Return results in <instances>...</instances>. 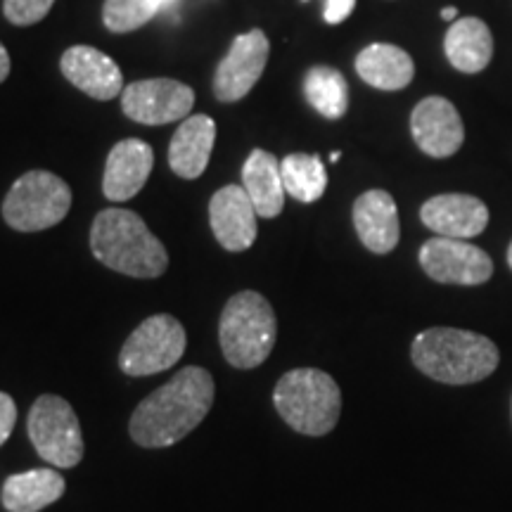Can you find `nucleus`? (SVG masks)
Wrapping results in <instances>:
<instances>
[{
	"label": "nucleus",
	"mask_w": 512,
	"mask_h": 512,
	"mask_svg": "<svg viewBox=\"0 0 512 512\" xmlns=\"http://www.w3.org/2000/svg\"><path fill=\"white\" fill-rule=\"evenodd\" d=\"M8 74H10V55L3 43H0V83L8 79Z\"/></svg>",
	"instance_id": "c85d7f7f"
},
{
	"label": "nucleus",
	"mask_w": 512,
	"mask_h": 512,
	"mask_svg": "<svg viewBox=\"0 0 512 512\" xmlns=\"http://www.w3.org/2000/svg\"><path fill=\"white\" fill-rule=\"evenodd\" d=\"M304 98L325 119H342L349 110V83L335 67H311L304 76Z\"/></svg>",
	"instance_id": "5701e85b"
},
{
	"label": "nucleus",
	"mask_w": 512,
	"mask_h": 512,
	"mask_svg": "<svg viewBox=\"0 0 512 512\" xmlns=\"http://www.w3.org/2000/svg\"><path fill=\"white\" fill-rule=\"evenodd\" d=\"M354 228L363 247L373 254H389L399 245V209L387 190H368L354 202Z\"/></svg>",
	"instance_id": "f3484780"
},
{
	"label": "nucleus",
	"mask_w": 512,
	"mask_h": 512,
	"mask_svg": "<svg viewBox=\"0 0 512 512\" xmlns=\"http://www.w3.org/2000/svg\"><path fill=\"white\" fill-rule=\"evenodd\" d=\"M60 69L72 86L95 100H112L124 93V76L110 55L91 46H74L62 55Z\"/></svg>",
	"instance_id": "dca6fc26"
},
{
	"label": "nucleus",
	"mask_w": 512,
	"mask_h": 512,
	"mask_svg": "<svg viewBox=\"0 0 512 512\" xmlns=\"http://www.w3.org/2000/svg\"><path fill=\"white\" fill-rule=\"evenodd\" d=\"M441 19H446V22H456L458 19V8H444L441 10Z\"/></svg>",
	"instance_id": "c756f323"
},
{
	"label": "nucleus",
	"mask_w": 512,
	"mask_h": 512,
	"mask_svg": "<svg viewBox=\"0 0 512 512\" xmlns=\"http://www.w3.org/2000/svg\"><path fill=\"white\" fill-rule=\"evenodd\" d=\"M356 74L377 91H403L415 76L411 55L392 43H373L356 57Z\"/></svg>",
	"instance_id": "412c9836"
},
{
	"label": "nucleus",
	"mask_w": 512,
	"mask_h": 512,
	"mask_svg": "<svg viewBox=\"0 0 512 512\" xmlns=\"http://www.w3.org/2000/svg\"><path fill=\"white\" fill-rule=\"evenodd\" d=\"M64 489V477L50 467L19 472L5 479L3 505L8 512H41L48 505L60 501Z\"/></svg>",
	"instance_id": "4be33fe9"
},
{
	"label": "nucleus",
	"mask_w": 512,
	"mask_h": 512,
	"mask_svg": "<svg viewBox=\"0 0 512 512\" xmlns=\"http://www.w3.org/2000/svg\"><path fill=\"white\" fill-rule=\"evenodd\" d=\"M339 159H342V152H332L330 162H339Z\"/></svg>",
	"instance_id": "7c9ffc66"
},
{
	"label": "nucleus",
	"mask_w": 512,
	"mask_h": 512,
	"mask_svg": "<svg viewBox=\"0 0 512 512\" xmlns=\"http://www.w3.org/2000/svg\"><path fill=\"white\" fill-rule=\"evenodd\" d=\"M420 221L439 238L472 240L489 226V209L475 195L446 192L422 204Z\"/></svg>",
	"instance_id": "ddd939ff"
},
{
	"label": "nucleus",
	"mask_w": 512,
	"mask_h": 512,
	"mask_svg": "<svg viewBox=\"0 0 512 512\" xmlns=\"http://www.w3.org/2000/svg\"><path fill=\"white\" fill-rule=\"evenodd\" d=\"M91 249L95 259L131 278H159L169 268L162 240L152 235L136 211L105 209L93 219Z\"/></svg>",
	"instance_id": "7ed1b4c3"
},
{
	"label": "nucleus",
	"mask_w": 512,
	"mask_h": 512,
	"mask_svg": "<svg viewBox=\"0 0 512 512\" xmlns=\"http://www.w3.org/2000/svg\"><path fill=\"white\" fill-rule=\"evenodd\" d=\"M216 143V121L207 114H192L178 126L169 143V166L176 176L195 181L207 171Z\"/></svg>",
	"instance_id": "a211bd4d"
},
{
	"label": "nucleus",
	"mask_w": 512,
	"mask_h": 512,
	"mask_svg": "<svg viewBox=\"0 0 512 512\" xmlns=\"http://www.w3.org/2000/svg\"><path fill=\"white\" fill-rule=\"evenodd\" d=\"M242 188L261 219H275L283 214L287 192L283 174H280V162L271 152L252 150V155L242 166Z\"/></svg>",
	"instance_id": "aec40b11"
},
{
	"label": "nucleus",
	"mask_w": 512,
	"mask_h": 512,
	"mask_svg": "<svg viewBox=\"0 0 512 512\" xmlns=\"http://www.w3.org/2000/svg\"><path fill=\"white\" fill-rule=\"evenodd\" d=\"M415 368L441 384H475L498 368L501 354L489 337L472 330L430 328L413 339Z\"/></svg>",
	"instance_id": "f03ea898"
},
{
	"label": "nucleus",
	"mask_w": 512,
	"mask_h": 512,
	"mask_svg": "<svg viewBox=\"0 0 512 512\" xmlns=\"http://www.w3.org/2000/svg\"><path fill=\"white\" fill-rule=\"evenodd\" d=\"M181 5V0H105L102 22L112 34H128L145 27L162 12H171Z\"/></svg>",
	"instance_id": "393cba45"
},
{
	"label": "nucleus",
	"mask_w": 512,
	"mask_h": 512,
	"mask_svg": "<svg viewBox=\"0 0 512 512\" xmlns=\"http://www.w3.org/2000/svg\"><path fill=\"white\" fill-rule=\"evenodd\" d=\"M188 347V337L181 320L169 313L145 318L128 335L119 354V368L128 377H147L164 373L181 361Z\"/></svg>",
	"instance_id": "6e6552de"
},
{
	"label": "nucleus",
	"mask_w": 512,
	"mask_h": 512,
	"mask_svg": "<svg viewBox=\"0 0 512 512\" xmlns=\"http://www.w3.org/2000/svg\"><path fill=\"white\" fill-rule=\"evenodd\" d=\"M273 403L280 418L294 432L323 437L335 430L342 413V392L328 373L318 368H297L275 384Z\"/></svg>",
	"instance_id": "20e7f679"
},
{
	"label": "nucleus",
	"mask_w": 512,
	"mask_h": 512,
	"mask_svg": "<svg viewBox=\"0 0 512 512\" xmlns=\"http://www.w3.org/2000/svg\"><path fill=\"white\" fill-rule=\"evenodd\" d=\"M356 8V0H325L323 19L328 24H342L344 19L351 17Z\"/></svg>",
	"instance_id": "cd10ccee"
},
{
	"label": "nucleus",
	"mask_w": 512,
	"mask_h": 512,
	"mask_svg": "<svg viewBox=\"0 0 512 512\" xmlns=\"http://www.w3.org/2000/svg\"><path fill=\"white\" fill-rule=\"evenodd\" d=\"M72 209V190L50 171L19 176L3 202V219L19 233H38L64 221Z\"/></svg>",
	"instance_id": "423d86ee"
},
{
	"label": "nucleus",
	"mask_w": 512,
	"mask_h": 512,
	"mask_svg": "<svg viewBox=\"0 0 512 512\" xmlns=\"http://www.w3.org/2000/svg\"><path fill=\"white\" fill-rule=\"evenodd\" d=\"M17 422V406L12 401L10 394L0 392V446L10 439L12 430H15Z\"/></svg>",
	"instance_id": "bb28decb"
},
{
	"label": "nucleus",
	"mask_w": 512,
	"mask_h": 512,
	"mask_svg": "<svg viewBox=\"0 0 512 512\" xmlns=\"http://www.w3.org/2000/svg\"><path fill=\"white\" fill-rule=\"evenodd\" d=\"M214 377L200 366H188L155 389L128 422L131 439L143 448L174 446L207 418L214 403Z\"/></svg>",
	"instance_id": "f257e3e1"
},
{
	"label": "nucleus",
	"mask_w": 512,
	"mask_h": 512,
	"mask_svg": "<svg viewBox=\"0 0 512 512\" xmlns=\"http://www.w3.org/2000/svg\"><path fill=\"white\" fill-rule=\"evenodd\" d=\"M508 264L512 268V242H510V247H508Z\"/></svg>",
	"instance_id": "2f4dec72"
},
{
	"label": "nucleus",
	"mask_w": 512,
	"mask_h": 512,
	"mask_svg": "<svg viewBox=\"0 0 512 512\" xmlns=\"http://www.w3.org/2000/svg\"><path fill=\"white\" fill-rule=\"evenodd\" d=\"M53 5L55 0H5L3 12L15 27H31L46 17Z\"/></svg>",
	"instance_id": "a878e982"
},
{
	"label": "nucleus",
	"mask_w": 512,
	"mask_h": 512,
	"mask_svg": "<svg viewBox=\"0 0 512 512\" xmlns=\"http://www.w3.org/2000/svg\"><path fill=\"white\" fill-rule=\"evenodd\" d=\"M411 133L415 145L434 159L456 155L465 140V126L456 105L441 95H430L415 105L411 114Z\"/></svg>",
	"instance_id": "f8f14e48"
},
{
	"label": "nucleus",
	"mask_w": 512,
	"mask_h": 512,
	"mask_svg": "<svg viewBox=\"0 0 512 512\" xmlns=\"http://www.w3.org/2000/svg\"><path fill=\"white\" fill-rule=\"evenodd\" d=\"M271 43L261 29L235 36L228 55L223 57L214 74V95L219 102H238L259 83L264 74Z\"/></svg>",
	"instance_id": "9b49d317"
},
{
	"label": "nucleus",
	"mask_w": 512,
	"mask_h": 512,
	"mask_svg": "<svg viewBox=\"0 0 512 512\" xmlns=\"http://www.w3.org/2000/svg\"><path fill=\"white\" fill-rule=\"evenodd\" d=\"M420 266L434 283L441 285H484L494 275L491 256L467 240L432 238L420 247Z\"/></svg>",
	"instance_id": "1a4fd4ad"
},
{
	"label": "nucleus",
	"mask_w": 512,
	"mask_h": 512,
	"mask_svg": "<svg viewBox=\"0 0 512 512\" xmlns=\"http://www.w3.org/2000/svg\"><path fill=\"white\" fill-rule=\"evenodd\" d=\"M27 432L36 453L53 467H76L83 458V434L74 408L62 396L43 394L31 406Z\"/></svg>",
	"instance_id": "0eeeda50"
},
{
	"label": "nucleus",
	"mask_w": 512,
	"mask_h": 512,
	"mask_svg": "<svg viewBox=\"0 0 512 512\" xmlns=\"http://www.w3.org/2000/svg\"><path fill=\"white\" fill-rule=\"evenodd\" d=\"M155 166V152L145 140L126 138L112 147L102 176V192L110 202H128L145 188Z\"/></svg>",
	"instance_id": "2eb2a0df"
},
{
	"label": "nucleus",
	"mask_w": 512,
	"mask_h": 512,
	"mask_svg": "<svg viewBox=\"0 0 512 512\" xmlns=\"http://www.w3.org/2000/svg\"><path fill=\"white\" fill-rule=\"evenodd\" d=\"M285 192L302 204H313L325 195L328 188V171L323 159L306 152H294L280 162Z\"/></svg>",
	"instance_id": "b1692460"
},
{
	"label": "nucleus",
	"mask_w": 512,
	"mask_h": 512,
	"mask_svg": "<svg viewBox=\"0 0 512 512\" xmlns=\"http://www.w3.org/2000/svg\"><path fill=\"white\" fill-rule=\"evenodd\" d=\"M446 60L463 74H479L494 57V36L479 17H460L444 38Z\"/></svg>",
	"instance_id": "6ab92c4d"
},
{
	"label": "nucleus",
	"mask_w": 512,
	"mask_h": 512,
	"mask_svg": "<svg viewBox=\"0 0 512 512\" xmlns=\"http://www.w3.org/2000/svg\"><path fill=\"white\" fill-rule=\"evenodd\" d=\"M278 320L264 294L245 290L228 299L219 320V342L233 368L261 366L275 347Z\"/></svg>",
	"instance_id": "39448f33"
},
{
	"label": "nucleus",
	"mask_w": 512,
	"mask_h": 512,
	"mask_svg": "<svg viewBox=\"0 0 512 512\" xmlns=\"http://www.w3.org/2000/svg\"><path fill=\"white\" fill-rule=\"evenodd\" d=\"M195 105V91L176 79H145L124 88L121 110L128 119L145 126L183 121Z\"/></svg>",
	"instance_id": "9d476101"
},
{
	"label": "nucleus",
	"mask_w": 512,
	"mask_h": 512,
	"mask_svg": "<svg viewBox=\"0 0 512 512\" xmlns=\"http://www.w3.org/2000/svg\"><path fill=\"white\" fill-rule=\"evenodd\" d=\"M256 209L245 188L226 185L209 202V223L214 238L228 252H245L256 240Z\"/></svg>",
	"instance_id": "4468645a"
}]
</instances>
